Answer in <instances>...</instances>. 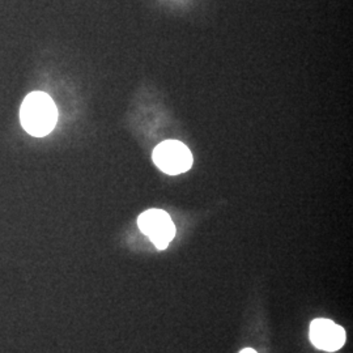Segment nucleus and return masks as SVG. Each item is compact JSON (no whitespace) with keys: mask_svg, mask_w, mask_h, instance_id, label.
I'll return each instance as SVG.
<instances>
[{"mask_svg":"<svg viewBox=\"0 0 353 353\" xmlns=\"http://www.w3.org/2000/svg\"><path fill=\"white\" fill-rule=\"evenodd\" d=\"M21 125L32 137L49 135L58 121V110L50 96L43 92H32L20 109Z\"/></svg>","mask_w":353,"mask_h":353,"instance_id":"1","label":"nucleus"},{"mask_svg":"<svg viewBox=\"0 0 353 353\" xmlns=\"http://www.w3.org/2000/svg\"><path fill=\"white\" fill-rule=\"evenodd\" d=\"M152 159L160 170L170 176L186 173L192 165L191 151L178 140H165L159 144Z\"/></svg>","mask_w":353,"mask_h":353,"instance_id":"2","label":"nucleus"},{"mask_svg":"<svg viewBox=\"0 0 353 353\" xmlns=\"http://www.w3.org/2000/svg\"><path fill=\"white\" fill-rule=\"evenodd\" d=\"M138 225L159 250H165L176 236V227L168 212L163 210H148L140 214Z\"/></svg>","mask_w":353,"mask_h":353,"instance_id":"3","label":"nucleus"},{"mask_svg":"<svg viewBox=\"0 0 353 353\" xmlns=\"http://www.w3.org/2000/svg\"><path fill=\"white\" fill-rule=\"evenodd\" d=\"M309 338L312 344L326 352H336L344 345L347 335L344 328L330 319H314L310 325Z\"/></svg>","mask_w":353,"mask_h":353,"instance_id":"4","label":"nucleus"},{"mask_svg":"<svg viewBox=\"0 0 353 353\" xmlns=\"http://www.w3.org/2000/svg\"><path fill=\"white\" fill-rule=\"evenodd\" d=\"M240 353H256V351L252 350V348H245V350H242Z\"/></svg>","mask_w":353,"mask_h":353,"instance_id":"5","label":"nucleus"}]
</instances>
